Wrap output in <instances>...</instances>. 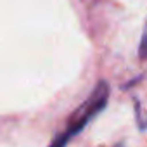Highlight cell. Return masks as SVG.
I'll return each mask as SVG.
<instances>
[{
	"instance_id": "6da1fadb",
	"label": "cell",
	"mask_w": 147,
	"mask_h": 147,
	"mask_svg": "<svg viewBox=\"0 0 147 147\" xmlns=\"http://www.w3.org/2000/svg\"><path fill=\"white\" fill-rule=\"evenodd\" d=\"M107 100H109V85H107V82H99L95 85L94 92L90 94V97L78 109L73 111V114L67 119L66 130L62 133H59L49 147H66L73 137L82 133L83 128L107 106Z\"/></svg>"
},
{
	"instance_id": "7a4b0ae2",
	"label": "cell",
	"mask_w": 147,
	"mask_h": 147,
	"mask_svg": "<svg viewBox=\"0 0 147 147\" xmlns=\"http://www.w3.org/2000/svg\"><path fill=\"white\" fill-rule=\"evenodd\" d=\"M138 57L147 59V24H145L144 35H142V40H140V45H138Z\"/></svg>"
}]
</instances>
